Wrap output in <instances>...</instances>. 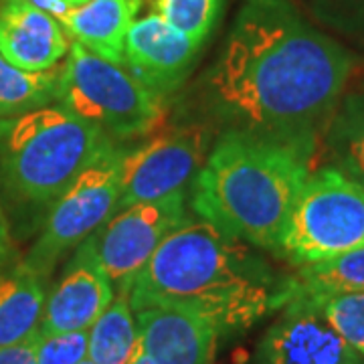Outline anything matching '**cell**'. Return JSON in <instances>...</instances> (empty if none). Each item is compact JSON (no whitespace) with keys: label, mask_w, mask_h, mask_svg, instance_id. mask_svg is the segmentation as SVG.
<instances>
[{"label":"cell","mask_w":364,"mask_h":364,"mask_svg":"<svg viewBox=\"0 0 364 364\" xmlns=\"http://www.w3.org/2000/svg\"><path fill=\"white\" fill-rule=\"evenodd\" d=\"M87 330L81 332H59V334H37L35 358L37 364H77L87 358Z\"/></svg>","instance_id":"cb8c5ba5"},{"label":"cell","mask_w":364,"mask_h":364,"mask_svg":"<svg viewBox=\"0 0 364 364\" xmlns=\"http://www.w3.org/2000/svg\"><path fill=\"white\" fill-rule=\"evenodd\" d=\"M255 346L249 364H364L316 310L312 301L294 298Z\"/></svg>","instance_id":"30bf717a"},{"label":"cell","mask_w":364,"mask_h":364,"mask_svg":"<svg viewBox=\"0 0 364 364\" xmlns=\"http://www.w3.org/2000/svg\"><path fill=\"white\" fill-rule=\"evenodd\" d=\"M356 55L291 0H243L223 47L196 81L184 122L316 156L350 83Z\"/></svg>","instance_id":"6da1fadb"},{"label":"cell","mask_w":364,"mask_h":364,"mask_svg":"<svg viewBox=\"0 0 364 364\" xmlns=\"http://www.w3.org/2000/svg\"><path fill=\"white\" fill-rule=\"evenodd\" d=\"M87 334V358L93 363L130 364L140 338L128 291H116L114 301L95 320Z\"/></svg>","instance_id":"d6986e66"},{"label":"cell","mask_w":364,"mask_h":364,"mask_svg":"<svg viewBox=\"0 0 364 364\" xmlns=\"http://www.w3.org/2000/svg\"><path fill=\"white\" fill-rule=\"evenodd\" d=\"M61 65L47 71H25L0 55V119L57 104Z\"/></svg>","instance_id":"ffe728a7"},{"label":"cell","mask_w":364,"mask_h":364,"mask_svg":"<svg viewBox=\"0 0 364 364\" xmlns=\"http://www.w3.org/2000/svg\"><path fill=\"white\" fill-rule=\"evenodd\" d=\"M77 364H95V363H93L91 358H83V360H81V363H77Z\"/></svg>","instance_id":"f546056e"},{"label":"cell","mask_w":364,"mask_h":364,"mask_svg":"<svg viewBox=\"0 0 364 364\" xmlns=\"http://www.w3.org/2000/svg\"><path fill=\"white\" fill-rule=\"evenodd\" d=\"M119 158L122 144H114L61 195L41 225L37 241L21 261L25 267L49 279L67 253L75 251L116 215L122 191Z\"/></svg>","instance_id":"52a82bcc"},{"label":"cell","mask_w":364,"mask_h":364,"mask_svg":"<svg viewBox=\"0 0 364 364\" xmlns=\"http://www.w3.org/2000/svg\"><path fill=\"white\" fill-rule=\"evenodd\" d=\"M215 138L217 134L203 122H181L138 142H122L117 210L186 191L203 168Z\"/></svg>","instance_id":"ba28073f"},{"label":"cell","mask_w":364,"mask_h":364,"mask_svg":"<svg viewBox=\"0 0 364 364\" xmlns=\"http://www.w3.org/2000/svg\"><path fill=\"white\" fill-rule=\"evenodd\" d=\"M312 170L296 150L223 132L191 184V207L225 235L279 255Z\"/></svg>","instance_id":"3957f363"},{"label":"cell","mask_w":364,"mask_h":364,"mask_svg":"<svg viewBox=\"0 0 364 364\" xmlns=\"http://www.w3.org/2000/svg\"><path fill=\"white\" fill-rule=\"evenodd\" d=\"M320 154L326 164L364 186V77L348 83L342 93L326 126Z\"/></svg>","instance_id":"e0dca14e"},{"label":"cell","mask_w":364,"mask_h":364,"mask_svg":"<svg viewBox=\"0 0 364 364\" xmlns=\"http://www.w3.org/2000/svg\"><path fill=\"white\" fill-rule=\"evenodd\" d=\"M318 25L364 49V0H304Z\"/></svg>","instance_id":"603a6c76"},{"label":"cell","mask_w":364,"mask_h":364,"mask_svg":"<svg viewBox=\"0 0 364 364\" xmlns=\"http://www.w3.org/2000/svg\"><path fill=\"white\" fill-rule=\"evenodd\" d=\"M186 37L203 45L223 13L225 0H140Z\"/></svg>","instance_id":"44dd1931"},{"label":"cell","mask_w":364,"mask_h":364,"mask_svg":"<svg viewBox=\"0 0 364 364\" xmlns=\"http://www.w3.org/2000/svg\"><path fill=\"white\" fill-rule=\"evenodd\" d=\"M116 298V286L104 272L93 237L79 245L45 301L39 334L90 330Z\"/></svg>","instance_id":"7c38bea8"},{"label":"cell","mask_w":364,"mask_h":364,"mask_svg":"<svg viewBox=\"0 0 364 364\" xmlns=\"http://www.w3.org/2000/svg\"><path fill=\"white\" fill-rule=\"evenodd\" d=\"M354 291H364V249L298 265L294 275L284 277V306L294 298H320Z\"/></svg>","instance_id":"ac0fdd59"},{"label":"cell","mask_w":364,"mask_h":364,"mask_svg":"<svg viewBox=\"0 0 364 364\" xmlns=\"http://www.w3.org/2000/svg\"><path fill=\"white\" fill-rule=\"evenodd\" d=\"M356 249H364V186L322 164L304 184L279 255L298 267Z\"/></svg>","instance_id":"8992f818"},{"label":"cell","mask_w":364,"mask_h":364,"mask_svg":"<svg viewBox=\"0 0 364 364\" xmlns=\"http://www.w3.org/2000/svg\"><path fill=\"white\" fill-rule=\"evenodd\" d=\"M57 104L117 144L152 134L166 117L162 97L144 87L126 67L91 53L77 41H71L61 65Z\"/></svg>","instance_id":"5b68a950"},{"label":"cell","mask_w":364,"mask_h":364,"mask_svg":"<svg viewBox=\"0 0 364 364\" xmlns=\"http://www.w3.org/2000/svg\"><path fill=\"white\" fill-rule=\"evenodd\" d=\"M186 196V191H178L158 200L119 208L91 235L97 259L117 291H128L160 243L188 217Z\"/></svg>","instance_id":"9c48e42d"},{"label":"cell","mask_w":364,"mask_h":364,"mask_svg":"<svg viewBox=\"0 0 364 364\" xmlns=\"http://www.w3.org/2000/svg\"><path fill=\"white\" fill-rule=\"evenodd\" d=\"M67 4H71V6H79V4H85L87 0H65Z\"/></svg>","instance_id":"f1b7e54d"},{"label":"cell","mask_w":364,"mask_h":364,"mask_svg":"<svg viewBox=\"0 0 364 364\" xmlns=\"http://www.w3.org/2000/svg\"><path fill=\"white\" fill-rule=\"evenodd\" d=\"M37 9H41L43 13L51 14L55 21H59V25H61V21L65 18L69 11H71V4H67L65 0H31Z\"/></svg>","instance_id":"4316f807"},{"label":"cell","mask_w":364,"mask_h":364,"mask_svg":"<svg viewBox=\"0 0 364 364\" xmlns=\"http://www.w3.org/2000/svg\"><path fill=\"white\" fill-rule=\"evenodd\" d=\"M114 144L59 104L0 119V203L11 229H41L61 195Z\"/></svg>","instance_id":"277c9868"},{"label":"cell","mask_w":364,"mask_h":364,"mask_svg":"<svg viewBox=\"0 0 364 364\" xmlns=\"http://www.w3.org/2000/svg\"><path fill=\"white\" fill-rule=\"evenodd\" d=\"M142 350L156 364H213L219 330L203 316L176 306L134 310Z\"/></svg>","instance_id":"4fadbf2b"},{"label":"cell","mask_w":364,"mask_h":364,"mask_svg":"<svg viewBox=\"0 0 364 364\" xmlns=\"http://www.w3.org/2000/svg\"><path fill=\"white\" fill-rule=\"evenodd\" d=\"M130 364H156L146 352L142 350V346L138 344V348H136V352H134V356H132Z\"/></svg>","instance_id":"83f0119b"},{"label":"cell","mask_w":364,"mask_h":364,"mask_svg":"<svg viewBox=\"0 0 364 364\" xmlns=\"http://www.w3.org/2000/svg\"><path fill=\"white\" fill-rule=\"evenodd\" d=\"M140 11V0H87L71 6L61 26L85 49L124 67L126 35Z\"/></svg>","instance_id":"9a60e30c"},{"label":"cell","mask_w":364,"mask_h":364,"mask_svg":"<svg viewBox=\"0 0 364 364\" xmlns=\"http://www.w3.org/2000/svg\"><path fill=\"white\" fill-rule=\"evenodd\" d=\"M128 296L132 310L176 306L231 336L284 306V277H275L259 249L186 217L134 277Z\"/></svg>","instance_id":"7a4b0ae2"},{"label":"cell","mask_w":364,"mask_h":364,"mask_svg":"<svg viewBox=\"0 0 364 364\" xmlns=\"http://www.w3.org/2000/svg\"><path fill=\"white\" fill-rule=\"evenodd\" d=\"M16 257V249L13 241V229L9 217L4 213V207L0 203V269H4L6 265H11Z\"/></svg>","instance_id":"484cf974"},{"label":"cell","mask_w":364,"mask_h":364,"mask_svg":"<svg viewBox=\"0 0 364 364\" xmlns=\"http://www.w3.org/2000/svg\"><path fill=\"white\" fill-rule=\"evenodd\" d=\"M47 277L23 263L0 269V348L39 334L47 301Z\"/></svg>","instance_id":"2e32d148"},{"label":"cell","mask_w":364,"mask_h":364,"mask_svg":"<svg viewBox=\"0 0 364 364\" xmlns=\"http://www.w3.org/2000/svg\"><path fill=\"white\" fill-rule=\"evenodd\" d=\"M198 45L154 13L136 16L124 43V67L144 87L166 100L191 75Z\"/></svg>","instance_id":"8fae6325"},{"label":"cell","mask_w":364,"mask_h":364,"mask_svg":"<svg viewBox=\"0 0 364 364\" xmlns=\"http://www.w3.org/2000/svg\"><path fill=\"white\" fill-rule=\"evenodd\" d=\"M69 37L31 0H0V55L18 69L47 71L69 51Z\"/></svg>","instance_id":"5bb4252c"},{"label":"cell","mask_w":364,"mask_h":364,"mask_svg":"<svg viewBox=\"0 0 364 364\" xmlns=\"http://www.w3.org/2000/svg\"><path fill=\"white\" fill-rule=\"evenodd\" d=\"M304 299L312 301L340 338L364 356V291Z\"/></svg>","instance_id":"7402d4cb"},{"label":"cell","mask_w":364,"mask_h":364,"mask_svg":"<svg viewBox=\"0 0 364 364\" xmlns=\"http://www.w3.org/2000/svg\"><path fill=\"white\" fill-rule=\"evenodd\" d=\"M35 342L37 336L9 348H0V364H37L35 358Z\"/></svg>","instance_id":"d4e9b609"}]
</instances>
